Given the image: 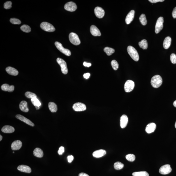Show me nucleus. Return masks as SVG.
I'll return each instance as SVG.
<instances>
[{"mask_svg": "<svg viewBox=\"0 0 176 176\" xmlns=\"http://www.w3.org/2000/svg\"><path fill=\"white\" fill-rule=\"evenodd\" d=\"M127 51L131 58L135 61H138L139 59V57L137 51L134 47L131 46L127 47Z\"/></svg>", "mask_w": 176, "mask_h": 176, "instance_id": "f257e3e1", "label": "nucleus"}, {"mask_svg": "<svg viewBox=\"0 0 176 176\" xmlns=\"http://www.w3.org/2000/svg\"><path fill=\"white\" fill-rule=\"evenodd\" d=\"M163 83V79L159 75H156L151 79V83L153 87L157 88L161 85Z\"/></svg>", "mask_w": 176, "mask_h": 176, "instance_id": "f03ea898", "label": "nucleus"}, {"mask_svg": "<svg viewBox=\"0 0 176 176\" xmlns=\"http://www.w3.org/2000/svg\"><path fill=\"white\" fill-rule=\"evenodd\" d=\"M69 39L70 42L76 46L79 45L81 43L78 36L76 34L73 32L69 34Z\"/></svg>", "mask_w": 176, "mask_h": 176, "instance_id": "7ed1b4c3", "label": "nucleus"}, {"mask_svg": "<svg viewBox=\"0 0 176 176\" xmlns=\"http://www.w3.org/2000/svg\"><path fill=\"white\" fill-rule=\"evenodd\" d=\"M40 27L43 30L49 32H54L55 31V28L52 24L47 22H43L40 24Z\"/></svg>", "mask_w": 176, "mask_h": 176, "instance_id": "20e7f679", "label": "nucleus"}, {"mask_svg": "<svg viewBox=\"0 0 176 176\" xmlns=\"http://www.w3.org/2000/svg\"><path fill=\"white\" fill-rule=\"evenodd\" d=\"M57 62L60 66L61 68V71L64 75H66L68 72L67 63L63 59L58 58L56 60Z\"/></svg>", "mask_w": 176, "mask_h": 176, "instance_id": "39448f33", "label": "nucleus"}, {"mask_svg": "<svg viewBox=\"0 0 176 176\" xmlns=\"http://www.w3.org/2000/svg\"><path fill=\"white\" fill-rule=\"evenodd\" d=\"M164 18L163 17H159L157 19L155 26V32L156 34L159 33L164 27Z\"/></svg>", "mask_w": 176, "mask_h": 176, "instance_id": "423d86ee", "label": "nucleus"}, {"mask_svg": "<svg viewBox=\"0 0 176 176\" xmlns=\"http://www.w3.org/2000/svg\"><path fill=\"white\" fill-rule=\"evenodd\" d=\"M55 46L59 51L67 56H69L71 55V53L69 49H65L63 47L61 43L56 41L55 42Z\"/></svg>", "mask_w": 176, "mask_h": 176, "instance_id": "0eeeda50", "label": "nucleus"}, {"mask_svg": "<svg viewBox=\"0 0 176 176\" xmlns=\"http://www.w3.org/2000/svg\"><path fill=\"white\" fill-rule=\"evenodd\" d=\"M135 84L133 81L128 80L126 82L124 85V90L126 92H131L134 89Z\"/></svg>", "mask_w": 176, "mask_h": 176, "instance_id": "6e6552de", "label": "nucleus"}, {"mask_svg": "<svg viewBox=\"0 0 176 176\" xmlns=\"http://www.w3.org/2000/svg\"><path fill=\"white\" fill-rule=\"evenodd\" d=\"M72 108L76 112H80L85 110L86 107L85 105L83 103L77 102L75 103L73 105Z\"/></svg>", "mask_w": 176, "mask_h": 176, "instance_id": "1a4fd4ad", "label": "nucleus"}, {"mask_svg": "<svg viewBox=\"0 0 176 176\" xmlns=\"http://www.w3.org/2000/svg\"><path fill=\"white\" fill-rule=\"evenodd\" d=\"M172 169L169 164H166L162 166L159 170V172L162 174H169L172 171Z\"/></svg>", "mask_w": 176, "mask_h": 176, "instance_id": "9d476101", "label": "nucleus"}, {"mask_svg": "<svg viewBox=\"0 0 176 176\" xmlns=\"http://www.w3.org/2000/svg\"><path fill=\"white\" fill-rule=\"evenodd\" d=\"M64 8L67 11L73 12L76 11L77 9V6L75 3L69 2L66 3L64 6Z\"/></svg>", "mask_w": 176, "mask_h": 176, "instance_id": "9b49d317", "label": "nucleus"}, {"mask_svg": "<svg viewBox=\"0 0 176 176\" xmlns=\"http://www.w3.org/2000/svg\"><path fill=\"white\" fill-rule=\"evenodd\" d=\"M95 15L99 18H102L104 17L105 14V11L102 8L97 7L94 9Z\"/></svg>", "mask_w": 176, "mask_h": 176, "instance_id": "f8f14e48", "label": "nucleus"}, {"mask_svg": "<svg viewBox=\"0 0 176 176\" xmlns=\"http://www.w3.org/2000/svg\"><path fill=\"white\" fill-rule=\"evenodd\" d=\"M16 118L18 120H20L21 121L29 125L30 126H32V127H34V124L33 122L23 115H20V114H17L16 116Z\"/></svg>", "mask_w": 176, "mask_h": 176, "instance_id": "ddd939ff", "label": "nucleus"}, {"mask_svg": "<svg viewBox=\"0 0 176 176\" xmlns=\"http://www.w3.org/2000/svg\"><path fill=\"white\" fill-rule=\"evenodd\" d=\"M90 32L91 34L94 36H100L101 35L99 29L94 25H91L90 28Z\"/></svg>", "mask_w": 176, "mask_h": 176, "instance_id": "4468645a", "label": "nucleus"}, {"mask_svg": "<svg viewBox=\"0 0 176 176\" xmlns=\"http://www.w3.org/2000/svg\"><path fill=\"white\" fill-rule=\"evenodd\" d=\"M135 14V11L134 10H132L128 13L126 17L125 21L126 24L128 25L130 24L133 20Z\"/></svg>", "mask_w": 176, "mask_h": 176, "instance_id": "2eb2a0df", "label": "nucleus"}, {"mask_svg": "<svg viewBox=\"0 0 176 176\" xmlns=\"http://www.w3.org/2000/svg\"><path fill=\"white\" fill-rule=\"evenodd\" d=\"M128 122V119L127 116L123 114L121 116L120 120V125L122 128H125Z\"/></svg>", "mask_w": 176, "mask_h": 176, "instance_id": "dca6fc26", "label": "nucleus"}, {"mask_svg": "<svg viewBox=\"0 0 176 176\" xmlns=\"http://www.w3.org/2000/svg\"><path fill=\"white\" fill-rule=\"evenodd\" d=\"M22 143L20 141L16 140L14 141L11 145V149L13 150H19L21 148Z\"/></svg>", "mask_w": 176, "mask_h": 176, "instance_id": "f3484780", "label": "nucleus"}, {"mask_svg": "<svg viewBox=\"0 0 176 176\" xmlns=\"http://www.w3.org/2000/svg\"><path fill=\"white\" fill-rule=\"evenodd\" d=\"M156 128V124L154 123H151L147 125L145 128V131L148 134H151L154 131Z\"/></svg>", "mask_w": 176, "mask_h": 176, "instance_id": "a211bd4d", "label": "nucleus"}, {"mask_svg": "<svg viewBox=\"0 0 176 176\" xmlns=\"http://www.w3.org/2000/svg\"><path fill=\"white\" fill-rule=\"evenodd\" d=\"M17 169L21 172L25 173H30L32 172L31 168L30 167L25 165H19L17 168Z\"/></svg>", "mask_w": 176, "mask_h": 176, "instance_id": "6ab92c4d", "label": "nucleus"}, {"mask_svg": "<svg viewBox=\"0 0 176 176\" xmlns=\"http://www.w3.org/2000/svg\"><path fill=\"white\" fill-rule=\"evenodd\" d=\"M106 152L105 150L100 149L95 151L93 153V156L96 158H99L102 157L106 154Z\"/></svg>", "mask_w": 176, "mask_h": 176, "instance_id": "aec40b11", "label": "nucleus"}, {"mask_svg": "<svg viewBox=\"0 0 176 176\" xmlns=\"http://www.w3.org/2000/svg\"><path fill=\"white\" fill-rule=\"evenodd\" d=\"M2 90L5 91L12 92L14 89V86L13 85H10L8 84H4L1 86Z\"/></svg>", "mask_w": 176, "mask_h": 176, "instance_id": "412c9836", "label": "nucleus"}, {"mask_svg": "<svg viewBox=\"0 0 176 176\" xmlns=\"http://www.w3.org/2000/svg\"><path fill=\"white\" fill-rule=\"evenodd\" d=\"M6 70L8 74L11 76H17L19 73L17 69L11 67H7Z\"/></svg>", "mask_w": 176, "mask_h": 176, "instance_id": "4be33fe9", "label": "nucleus"}, {"mask_svg": "<svg viewBox=\"0 0 176 176\" xmlns=\"http://www.w3.org/2000/svg\"><path fill=\"white\" fill-rule=\"evenodd\" d=\"M2 132L5 133L10 134V133H13L15 129L12 126L6 125L4 126L2 128Z\"/></svg>", "mask_w": 176, "mask_h": 176, "instance_id": "5701e85b", "label": "nucleus"}, {"mask_svg": "<svg viewBox=\"0 0 176 176\" xmlns=\"http://www.w3.org/2000/svg\"><path fill=\"white\" fill-rule=\"evenodd\" d=\"M19 108L23 112L26 113L28 112L29 109L27 106V102L23 100L21 102L19 105Z\"/></svg>", "mask_w": 176, "mask_h": 176, "instance_id": "b1692460", "label": "nucleus"}, {"mask_svg": "<svg viewBox=\"0 0 176 176\" xmlns=\"http://www.w3.org/2000/svg\"><path fill=\"white\" fill-rule=\"evenodd\" d=\"M172 39L170 37H167L164 39L163 43V46L165 49H168L171 45Z\"/></svg>", "mask_w": 176, "mask_h": 176, "instance_id": "393cba45", "label": "nucleus"}, {"mask_svg": "<svg viewBox=\"0 0 176 176\" xmlns=\"http://www.w3.org/2000/svg\"><path fill=\"white\" fill-rule=\"evenodd\" d=\"M33 154L35 157L40 158L43 157V151L40 148H36L34 150Z\"/></svg>", "mask_w": 176, "mask_h": 176, "instance_id": "a878e982", "label": "nucleus"}, {"mask_svg": "<svg viewBox=\"0 0 176 176\" xmlns=\"http://www.w3.org/2000/svg\"><path fill=\"white\" fill-rule=\"evenodd\" d=\"M48 107L52 113L56 112L57 110V105L55 103L49 102L48 104Z\"/></svg>", "mask_w": 176, "mask_h": 176, "instance_id": "bb28decb", "label": "nucleus"}, {"mask_svg": "<svg viewBox=\"0 0 176 176\" xmlns=\"http://www.w3.org/2000/svg\"><path fill=\"white\" fill-rule=\"evenodd\" d=\"M139 45L140 47L143 50L147 49L148 48V43L146 40H142L139 42Z\"/></svg>", "mask_w": 176, "mask_h": 176, "instance_id": "cd10ccee", "label": "nucleus"}, {"mask_svg": "<svg viewBox=\"0 0 176 176\" xmlns=\"http://www.w3.org/2000/svg\"><path fill=\"white\" fill-rule=\"evenodd\" d=\"M104 51L108 56L112 55L115 52V50L113 49L108 47L104 49Z\"/></svg>", "mask_w": 176, "mask_h": 176, "instance_id": "c85d7f7f", "label": "nucleus"}, {"mask_svg": "<svg viewBox=\"0 0 176 176\" xmlns=\"http://www.w3.org/2000/svg\"><path fill=\"white\" fill-rule=\"evenodd\" d=\"M132 174L133 176H149L148 172L144 171L134 172Z\"/></svg>", "mask_w": 176, "mask_h": 176, "instance_id": "c756f323", "label": "nucleus"}, {"mask_svg": "<svg viewBox=\"0 0 176 176\" xmlns=\"http://www.w3.org/2000/svg\"><path fill=\"white\" fill-rule=\"evenodd\" d=\"M139 20L141 24L143 25H146L147 21L146 17L145 15L144 14H142L139 17Z\"/></svg>", "mask_w": 176, "mask_h": 176, "instance_id": "7c9ffc66", "label": "nucleus"}, {"mask_svg": "<svg viewBox=\"0 0 176 176\" xmlns=\"http://www.w3.org/2000/svg\"><path fill=\"white\" fill-rule=\"evenodd\" d=\"M124 165L122 163L120 162H116L114 164V167L115 170H120L123 168Z\"/></svg>", "mask_w": 176, "mask_h": 176, "instance_id": "2f4dec72", "label": "nucleus"}, {"mask_svg": "<svg viewBox=\"0 0 176 176\" xmlns=\"http://www.w3.org/2000/svg\"><path fill=\"white\" fill-rule=\"evenodd\" d=\"M20 28L23 32H26V33H29L31 32V29L30 26L26 25H22Z\"/></svg>", "mask_w": 176, "mask_h": 176, "instance_id": "473e14b6", "label": "nucleus"}, {"mask_svg": "<svg viewBox=\"0 0 176 176\" xmlns=\"http://www.w3.org/2000/svg\"><path fill=\"white\" fill-rule=\"evenodd\" d=\"M31 101H32V104L35 106H38L40 107V106H41V103L40 102L38 99H37V98L31 99Z\"/></svg>", "mask_w": 176, "mask_h": 176, "instance_id": "72a5a7b5", "label": "nucleus"}, {"mask_svg": "<svg viewBox=\"0 0 176 176\" xmlns=\"http://www.w3.org/2000/svg\"><path fill=\"white\" fill-rule=\"evenodd\" d=\"M25 96L28 98L33 99L34 98H37L36 95L33 93L31 92H26L25 93Z\"/></svg>", "mask_w": 176, "mask_h": 176, "instance_id": "f704fd0d", "label": "nucleus"}, {"mask_svg": "<svg viewBox=\"0 0 176 176\" xmlns=\"http://www.w3.org/2000/svg\"><path fill=\"white\" fill-rule=\"evenodd\" d=\"M112 68L114 70H117L119 68V64L117 61L115 60H113L111 62Z\"/></svg>", "mask_w": 176, "mask_h": 176, "instance_id": "c9c22d12", "label": "nucleus"}, {"mask_svg": "<svg viewBox=\"0 0 176 176\" xmlns=\"http://www.w3.org/2000/svg\"><path fill=\"white\" fill-rule=\"evenodd\" d=\"M126 158L128 161L133 162L135 160V156L133 154H129L126 155Z\"/></svg>", "mask_w": 176, "mask_h": 176, "instance_id": "e433bc0d", "label": "nucleus"}, {"mask_svg": "<svg viewBox=\"0 0 176 176\" xmlns=\"http://www.w3.org/2000/svg\"><path fill=\"white\" fill-rule=\"evenodd\" d=\"M10 21L11 23L13 24L19 25L21 23V21L20 20L15 18H11L10 20Z\"/></svg>", "mask_w": 176, "mask_h": 176, "instance_id": "4c0bfd02", "label": "nucleus"}, {"mask_svg": "<svg viewBox=\"0 0 176 176\" xmlns=\"http://www.w3.org/2000/svg\"><path fill=\"white\" fill-rule=\"evenodd\" d=\"M11 5H12V2H6L4 5V8L6 9H11Z\"/></svg>", "mask_w": 176, "mask_h": 176, "instance_id": "58836bf2", "label": "nucleus"}, {"mask_svg": "<svg viewBox=\"0 0 176 176\" xmlns=\"http://www.w3.org/2000/svg\"><path fill=\"white\" fill-rule=\"evenodd\" d=\"M170 60L171 62L173 64H176V55L175 54H172L170 56Z\"/></svg>", "mask_w": 176, "mask_h": 176, "instance_id": "ea45409f", "label": "nucleus"}, {"mask_svg": "<svg viewBox=\"0 0 176 176\" xmlns=\"http://www.w3.org/2000/svg\"><path fill=\"white\" fill-rule=\"evenodd\" d=\"M64 152V148L63 146H61L59 148V150L58 151V153L60 155H62Z\"/></svg>", "mask_w": 176, "mask_h": 176, "instance_id": "a19ab883", "label": "nucleus"}, {"mask_svg": "<svg viewBox=\"0 0 176 176\" xmlns=\"http://www.w3.org/2000/svg\"><path fill=\"white\" fill-rule=\"evenodd\" d=\"M67 159H68V162L69 163H71L73 160L74 157L73 156H71H71H69L67 157Z\"/></svg>", "mask_w": 176, "mask_h": 176, "instance_id": "79ce46f5", "label": "nucleus"}, {"mask_svg": "<svg viewBox=\"0 0 176 176\" xmlns=\"http://www.w3.org/2000/svg\"><path fill=\"white\" fill-rule=\"evenodd\" d=\"M164 0H149V2H151L152 3H156L158 2H164Z\"/></svg>", "mask_w": 176, "mask_h": 176, "instance_id": "37998d69", "label": "nucleus"}, {"mask_svg": "<svg viewBox=\"0 0 176 176\" xmlns=\"http://www.w3.org/2000/svg\"><path fill=\"white\" fill-rule=\"evenodd\" d=\"M172 15L173 18H176V7H175L172 11Z\"/></svg>", "mask_w": 176, "mask_h": 176, "instance_id": "c03bdc74", "label": "nucleus"}, {"mask_svg": "<svg viewBox=\"0 0 176 176\" xmlns=\"http://www.w3.org/2000/svg\"><path fill=\"white\" fill-rule=\"evenodd\" d=\"M90 76V74L89 73H87L86 74H84L83 75V76L84 78L86 79H88L89 78Z\"/></svg>", "mask_w": 176, "mask_h": 176, "instance_id": "a18cd8bd", "label": "nucleus"}, {"mask_svg": "<svg viewBox=\"0 0 176 176\" xmlns=\"http://www.w3.org/2000/svg\"><path fill=\"white\" fill-rule=\"evenodd\" d=\"M83 65L84 66L89 67L91 66V64L90 63H87L86 62H84L83 63Z\"/></svg>", "mask_w": 176, "mask_h": 176, "instance_id": "49530a36", "label": "nucleus"}, {"mask_svg": "<svg viewBox=\"0 0 176 176\" xmlns=\"http://www.w3.org/2000/svg\"><path fill=\"white\" fill-rule=\"evenodd\" d=\"M79 176H90L87 174H86V173H83V172H82V173H80L79 174Z\"/></svg>", "mask_w": 176, "mask_h": 176, "instance_id": "de8ad7c7", "label": "nucleus"}, {"mask_svg": "<svg viewBox=\"0 0 176 176\" xmlns=\"http://www.w3.org/2000/svg\"><path fill=\"white\" fill-rule=\"evenodd\" d=\"M173 105L176 108V100L174 102H173Z\"/></svg>", "mask_w": 176, "mask_h": 176, "instance_id": "09e8293b", "label": "nucleus"}, {"mask_svg": "<svg viewBox=\"0 0 176 176\" xmlns=\"http://www.w3.org/2000/svg\"><path fill=\"white\" fill-rule=\"evenodd\" d=\"M35 107L36 109V110H39V109H40V107L39 106H35Z\"/></svg>", "mask_w": 176, "mask_h": 176, "instance_id": "8fccbe9b", "label": "nucleus"}, {"mask_svg": "<svg viewBox=\"0 0 176 176\" xmlns=\"http://www.w3.org/2000/svg\"><path fill=\"white\" fill-rule=\"evenodd\" d=\"M0 137H1V138H0V141H1L2 140V135H0Z\"/></svg>", "mask_w": 176, "mask_h": 176, "instance_id": "3c124183", "label": "nucleus"}, {"mask_svg": "<svg viewBox=\"0 0 176 176\" xmlns=\"http://www.w3.org/2000/svg\"><path fill=\"white\" fill-rule=\"evenodd\" d=\"M175 128H176V121L175 122Z\"/></svg>", "mask_w": 176, "mask_h": 176, "instance_id": "603ef678", "label": "nucleus"}, {"mask_svg": "<svg viewBox=\"0 0 176 176\" xmlns=\"http://www.w3.org/2000/svg\"><path fill=\"white\" fill-rule=\"evenodd\" d=\"M14 153V152H13V153Z\"/></svg>", "mask_w": 176, "mask_h": 176, "instance_id": "864d4df0", "label": "nucleus"}]
</instances>
